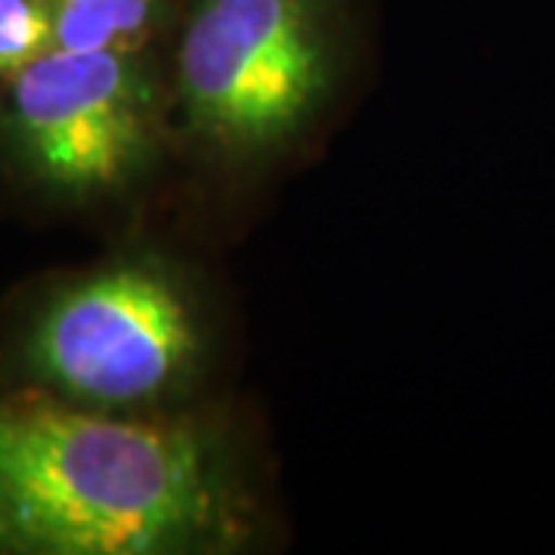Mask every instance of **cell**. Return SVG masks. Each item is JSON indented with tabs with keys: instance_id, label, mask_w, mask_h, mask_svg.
<instances>
[{
	"instance_id": "5b68a950",
	"label": "cell",
	"mask_w": 555,
	"mask_h": 555,
	"mask_svg": "<svg viewBox=\"0 0 555 555\" xmlns=\"http://www.w3.org/2000/svg\"><path fill=\"white\" fill-rule=\"evenodd\" d=\"M164 0H53V47L137 53L152 38Z\"/></svg>"
},
{
	"instance_id": "7a4b0ae2",
	"label": "cell",
	"mask_w": 555,
	"mask_h": 555,
	"mask_svg": "<svg viewBox=\"0 0 555 555\" xmlns=\"http://www.w3.org/2000/svg\"><path fill=\"white\" fill-rule=\"evenodd\" d=\"M331 78V0H195L179 96L207 142L238 155L272 149L312 118Z\"/></svg>"
},
{
	"instance_id": "6da1fadb",
	"label": "cell",
	"mask_w": 555,
	"mask_h": 555,
	"mask_svg": "<svg viewBox=\"0 0 555 555\" xmlns=\"http://www.w3.org/2000/svg\"><path fill=\"white\" fill-rule=\"evenodd\" d=\"M225 521V485L198 433L40 398L0 404L3 553H177Z\"/></svg>"
},
{
	"instance_id": "8992f818",
	"label": "cell",
	"mask_w": 555,
	"mask_h": 555,
	"mask_svg": "<svg viewBox=\"0 0 555 555\" xmlns=\"http://www.w3.org/2000/svg\"><path fill=\"white\" fill-rule=\"evenodd\" d=\"M53 43V0H0V75L13 78Z\"/></svg>"
},
{
	"instance_id": "277c9868",
	"label": "cell",
	"mask_w": 555,
	"mask_h": 555,
	"mask_svg": "<svg viewBox=\"0 0 555 555\" xmlns=\"http://www.w3.org/2000/svg\"><path fill=\"white\" fill-rule=\"evenodd\" d=\"M192 352V315L177 287L152 269H115L68 291L31 339L43 377L105 404L155 398Z\"/></svg>"
},
{
	"instance_id": "3957f363",
	"label": "cell",
	"mask_w": 555,
	"mask_h": 555,
	"mask_svg": "<svg viewBox=\"0 0 555 555\" xmlns=\"http://www.w3.org/2000/svg\"><path fill=\"white\" fill-rule=\"evenodd\" d=\"M7 105L22 155L72 192L120 182L152 142L155 100L137 53L50 47L13 75Z\"/></svg>"
}]
</instances>
